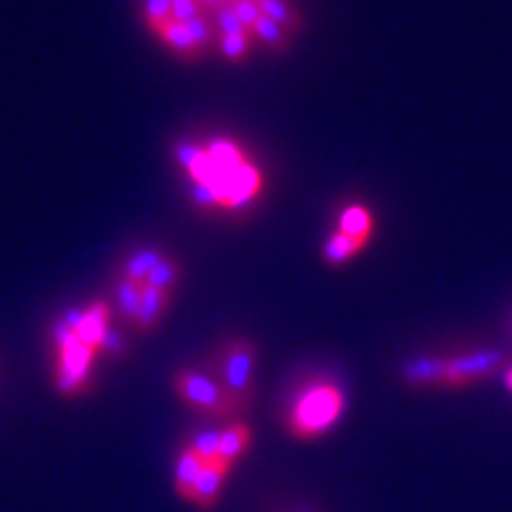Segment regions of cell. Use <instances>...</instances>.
I'll use <instances>...</instances> for the list:
<instances>
[{
  "mask_svg": "<svg viewBox=\"0 0 512 512\" xmlns=\"http://www.w3.org/2000/svg\"><path fill=\"white\" fill-rule=\"evenodd\" d=\"M254 3H259V0H254Z\"/></svg>",
  "mask_w": 512,
  "mask_h": 512,
  "instance_id": "obj_28",
  "label": "cell"
},
{
  "mask_svg": "<svg viewBox=\"0 0 512 512\" xmlns=\"http://www.w3.org/2000/svg\"><path fill=\"white\" fill-rule=\"evenodd\" d=\"M335 230L344 233L347 238L361 242V245H370L377 233V216L375 211L368 207L366 202H349L339 209Z\"/></svg>",
  "mask_w": 512,
  "mask_h": 512,
  "instance_id": "obj_7",
  "label": "cell"
},
{
  "mask_svg": "<svg viewBox=\"0 0 512 512\" xmlns=\"http://www.w3.org/2000/svg\"><path fill=\"white\" fill-rule=\"evenodd\" d=\"M209 17H211V22H214V29H216V34H219V36H223V34H240V31H249V29L245 27V24L240 22L238 15H235L233 8H230L228 0L221 5V8L211 10Z\"/></svg>",
  "mask_w": 512,
  "mask_h": 512,
  "instance_id": "obj_22",
  "label": "cell"
},
{
  "mask_svg": "<svg viewBox=\"0 0 512 512\" xmlns=\"http://www.w3.org/2000/svg\"><path fill=\"white\" fill-rule=\"evenodd\" d=\"M143 287L145 285L133 283V280L124 278V275H117V278H114L112 311H117L128 325L133 323V318H136V313H138L140 297H143Z\"/></svg>",
  "mask_w": 512,
  "mask_h": 512,
  "instance_id": "obj_13",
  "label": "cell"
},
{
  "mask_svg": "<svg viewBox=\"0 0 512 512\" xmlns=\"http://www.w3.org/2000/svg\"><path fill=\"white\" fill-rule=\"evenodd\" d=\"M505 384H508V389L512 392V366L505 370Z\"/></svg>",
  "mask_w": 512,
  "mask_h": 512,
  "instance_id": "obj_27",
  "label": "cell"
},
{
  "mask_svg": "<svg viewBox=\"0 0 512 512\" xmlns=\"http://www.w3.org/2000/svg\"><path fill=\"white\" fill-rule=\"evenodd\" d=\"M252 31H240V34H223L216 38V50L230 64H245L254 50Z\"/></svg>",
  "mask_w": 512,
  "mask_h": 512,
  "instance_id": "obj_17",
  "label": "cell"
},
{
  "mask_svg": "<svg viewBox=\"0 0 512 512\" xmlns=\"http://www.w3.org/2000/svg\"><path fill=\"white\" fill-rule=\"evenodd\" d=\"M178 280H181V264H178L174 256H164V259L155 266V271L150 273L145 285L174 294Z\"/></svg>",
  "mask_w": 512,
  "mask_h": 512,
  "instance_id": "obj_19",
  "label": "cell"
},
{
  "mask_svg": "<svg viewBox=\"0 0 512 512\" xmlns=\"http://www.w3.org/2000/svg\"><path fill=\"white\" fill-rule=\"evenodd\" d=\"M249 446H252V427L240 420L230 422L226 430H221L219 460L233 467L249 451Z\"/></svg>",
  "mask_w": 512,
  "mask_h": 512,
  "instance_id": "obj_11",
  "label": "cell"
},
{
  "mask_svg": "<svg viewBox=\"0 0 512 512\" xmlns=\"http://www.w3.org/2000/svg\"><path fill=\"white\" fill-rule=\"evenodd\" d=\"M176 162L188 176L190 197L197 207L245 211L264 195V171L233 138L216 136L202 145H178Z\"/></svg>",
  "mask_w": 512,
  "mask_h": 512,
  "instance_id": "obj_1",
  "label": "cell"
},
{
  "mask_svg": "<svg viewBox=\"0 0 512 512\" xmlns=\"http://www.w3.org/2000/svg\"><path fill=\"white\" fill-rule=\"evenodd\" d=\"M174 392L185 406H190L195 413L207 415V418L228 420L245 413L238 403L230 399L226 389L216 382L214 375H204L200 370H178L174 375Z\"/></svg>",
  "mask_w": 512,
  "mask_h": 512,
  "instance_id": "obj_6",
  "label": "cell"
},
{
  "mask_svg": "<svg viewBox=\"0 0 512 512\" xmlns=\"http://www.w3.org/2000/svg\"><path fill=\"white\" fill-rule=\"evenodd\" d=\"M185 29H188V34L192 38V46H195L197 57H204L216 48V38H219V34H216L209 12H202V15L190 19V22L185 24Z\"/></svg>",
  "mask_w": 512,
  "mask_h": 512,
  "instance_id": "obj_18",
  "label": "cell"
},
{
  "mask_svg": "<svg viewBox=\"0 0 512 512\" xmlns=\"http://www.w3.org/2000/svg\"><path fill=\"white\" fill-rule=\"evenodd\" d=\"M152 34H155L176 57H181V60L185 62L200 60L195 53V46H192V38L188 34V29H185V24L166 22L157 31H152Z\"/></svg>",
  "mask_w": 512,
  "mask_h": 512,
  "instance_id": "obj_14",
  "label": "cell"
},
{
  "mask_svg": "<svg viewBox=\"0 0 512 512\" xmlns=\"http://www.w3.org/2000/svg\"><path fill=\"white\" fill-rule=\"evenodd\" d=\"M140 15H143L147 29L157 31L162 24L171 22V0H143Z\"/></svg>",
  "mask_w": 512,
  "mask_h": 512,
  "instance_id": "obj_21",
  "label": "cell"
},
{
  "mask_svg": "<svg viewBox=\"0 0 512 512\" xmlns=\"http://www.w3.org/2000/svg\"><path fill=\"white\" fill-rule=\"evenodd\" d=\"M204 467V460L197 456L192 448L185 444L181 451H178L176 456V467H174V486H176V494L183 498V501H188L192 489H195V482L197 477H200Z\"/></svg>",
  "mask_w": 512,
  "mask_h": 512,
  "instance_id": "obj_12",
  "label": "cell"
},
{
  "mask_svg": "<svg viewBox=\"0 0 512 512\" xmlns=\"http://www.w3.org/2000/svg\"><path fill=\"white\" fill-rule=\"evenodd\" d=\"M126 351H128V342L121 337L119 330H114L110 325V330L105 332V339H102V344H100V354L121 358V356H126Z\"/></svg>",
  "mask_w": 512,
  "mask_h": 512,
  "instance_id": "obj_24",
  "label": "cell"
},
{
  "mask_svg": "<svg viewBox=\"0 0 512 512\" xmlns=\"http://www.w3.org/2000/svg\"><path fill=\"white\" fill-rule=\"evenodd\" d=\"M50 342H53V380L57 392L69 399L91 392L93 363L100 354L79 337L69 313L53 323Z\"/></svg>",
  "mask_w": 512,
  "mask_h": 512,
  "instance_id": "obj_4",
  "label": "cell"
},
{
  "mask_svg": "<svg viewBox=\"0 0 512 512\" xmlns=\"http://www.w3.org/2000/svg\"><path fill=\"white\" fill-rule=\"evenodd\" d=\"M171 299L174 294L155 290V287H143V297H140V306L136 318H133V328H136L140 335H150L152 330H157V325L162 323L166 311L171 309Z\"/></svg>",
  "mask_w": 512,
  "mask_h": 512,
  "instance_id": "obj_9",
  "label": "cell"
},
{
  "mask_svg": "<svg viewBox=\"0 0 512 512\" xmlns=\"http://www.w3.org/2000/svg\"><path fill=\"white\" fill-rule=\"evenodd\" d=\"M223 3H226V0H197V5H200L204 12H211V10L221 8Z\"/></svg>",
  "mask_w": 512,
  "mask_h": 512,
  "instance_id": "obj_25",
  "label": "cell"
},
{
  "mask_svg": "<svg viewBox=\"0 0 512 512\" xmlns=\"http://www.w3.org/2000/svg\"><path fill=\"white\" fill-rule=\"evenodd\" d=\"M285 512H318V510L311 508V505H294V508H287Z\"/></svg>",
  "mask_w": 512,
  "mask_h": 512,
  "instance_id": "obj_26",
  "label": "cell"
},
{
  "mask_svg": "<svg viewBox=\"0 0 512 512\" xmlns=\"http://www.w3.org/2000/svg\"><path fill=\"white\" fill-rule=\"evenodd\" d=\"M505 368L498 349H467L453 354L413 356L401 363L399 377L413 389H470L489 382Z\"/></svg>",
  "mask_w": 512,
  "mask_h": 512,
  "instance_id": "obj_2",
  "label": "cell"
},
{
  "mask_svg": "<svg viewBox=\"0 0 512 512\" xmlns=\"http://www.w3.org/2000/svg\"><path fill=\"white\" fill-rule=\"evenodd\" d=\"M259 8L264 12V17L271 19L278 27H283L287 34H302L304 19L299 15V10L294 8L292 0H259Z\"/></svg>",
  "mask_w": 512,
  "mask_h": 512,
  "instance_id": "obj_15",
  "label": "cell"
},
{
  "mask_svg": "<svg viewBox=\"0 0 512 512\" xmlns=\"http://www.w3.org/2000/svg\"><path fill=\"white\" fill-rule=\"evenodd\" d=\"M164 256L166 254L162 249L150 247V245L131 249V252L124 256V261H121L119 275H124V278L133 280V283L138 285H145L147 278H150V273L155 271V266L164 259Z\"/></svg>",
  "mask_w": 512,
  "mask_h": 512,
  "instance_id": "obj_10",
  "label": "cell"
},
{
  "mask_svg": "<svg viewBox=\"0 0 512 512\" xmlns=\"http://www.w3.org/2000/svg\"><path fill=\"white\" fill-rule=\"evenodd\" d=\"M252 36H254L256 43L266 46L275 55L290 53L292 41H294L292 34H287L283 27H278V24L271 22V19H268V17H261L259 22L254 24Z\"/></svg>",
  "mask_w": 512,
  "mask_h": 512,
  "instance_id": "obj_16",
  "label": "cell"
},
{
  "mask_svg": "<svg viewBox=\"0 0 512 512\" xmlns=\"http://www.w3.org/2000/svg\"><path fill=\"white\" fill-rule=\"evenodd\" d=\"M256 347L245 337H235L223 344L214 363V377L242 411H247L254 392Z\"/></svg>",
  "mask_w": 512,
  "mask_h": 512,
  "instance_id": "obj_5",
  "label": "cell"
},
{
  "mask_svg": "<svg viewBox=\"0 0 512 512\" xmlns=\"http://www.w3.org/2000/svg\"><path fill=\"white\" fill-rule=\"evenodd\" d=\"M230 467L228 463H223V460H209V463H204L200 477H197L195 482V489H192V494L188 498V503L195 505V508L200 510H211L219 501L221 496V489L223 484H226V479L230 475Z\"/></svg>",
  "mask_w": 512,
  "mask_h": 512,
  "instance_id": "obj_8",
  "label": "cell"
},
{
  "mask_svg": "<svg viewBox=\"0 0 512 512\" xmlns=\"http://www.w3.org/2000/svg\"><path fill=\"white\" fill-rule=\"evenodd\" d=\"M188 446L204 460V463H209V460H219L221 430H214V427H209V430L195 432V434H192V439L188 441Z\"/></svg>",
  "mask_w": 512,
  "mask_h": 512,
  "instance_id": "obj_20",
  "label": "cell"
},
{
  "mask_svg": "<svg viewBox=\"0 0 512 512\" xmlns=\"http://www.w3.org/2000/svg\"><path fill=\"white\" fill-rule=\"evenodd\" d=\"M347 411V394L335 380H309L294 394L285 413V430L292 439L313 441L325 437Z\"/></svg>",
  "mask_w": 512,
  "mask_h": 512,
  "instance_id": "obj_3",
  "label": "cell"
},
{
  "mask_svg": "<svg viewBox=\"0 0 512 512\" xmlns=\"http://www.w3.org/2000/svg\"><path fill=\"white\" fill-rule=\"evenodd\" d=\"M202 8L197 5V0H171V22L188 24L190 19L202 15Z\"/></svg>",
  "mask_w": 512,
  "mask_h": 512,
  "instance_id": "obj_23",
  "label": "cell"
}]
</instances>
